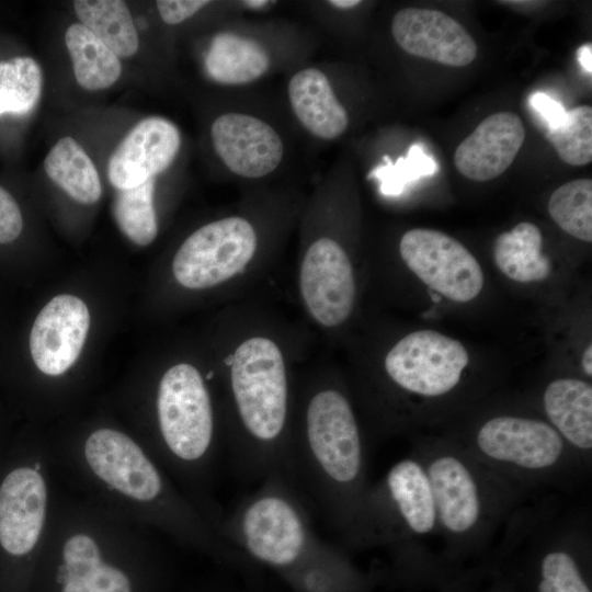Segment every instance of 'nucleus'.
<instances>
[{
    "label": "nucleus",
    "mask_w": 592,
    "mask_h": 592,
    "mask_svg": "<svg viewBox=\"0 0 592 592\" xmlns=\"http://www.w3.org/2000/svg\"><path fill=\"white\" fill-rule=\"evenodd\" d=\"M227 459L243 482L260 481L288 464L292 423L287 367L280 346L255 335L228 360Z\"/></svg>",
    "instance_id": "obj_7"
},
{
    "label": "nucleus",
    "mask_w": 592,
    "mask_h": 592,
    "mask_svg": "<svg viewBox=\"0 0 592 592\" xmlns=\"http://www.w3.org/2000/svg\"><path fill=\"white\" fill-rule=\"evenodd\" d=\"M299 291L311 318L325 328L343 323L351 315L356 284L344 249L321 237L306 250L299 269Z\"/></svg>",
    "instance_id": "obj_14"
},
{
    "label": "nucleus",
    "mask_w": 592,
    "mask_h": 592,
    "mask_svg": "<svg viewBox=\"0 0 592 592\" xmlns=\"http://www.w3.org/2000/svg\"><path fill=\"white\" fill-rule=\"evenodd\" d=\"M542 406L545 420L588 466L592 465V386L561 377L544 389Z\"/></svg>",
    "instance_id": "obj_20"
},
{
    "label": "nucleus",
    "mask_w": 592,
    "mask_h": 592,
    "mask_svg": "<svg viewBox=\"0 0 592 592\" xmlns=\"http://www.w3.org/2000/svg\"><path fill=\"white\" fill-rule=\"evenodd\" d=\"M90 327L87 305L73 295L52 298L37 314L29 334L31 360L39 373L64 375L78 360Z\"/></svg>",
    "instance_id": "obj_15"
},
{
    "label": "nucleus",
    "mask_w": 592,
    "mask_h": 592,
    "mask_svg": "<svg viewBox=\"0 0 592 592\" xmlns=\"http://www.w3.org/2000/svg\"><path fill=\"white\" fill-rule=\"evenodd\" d=\"M73 9L80 23L118 57L135 55L138 33L127 4L121 0H77Z\"/></svg>",
    "instance_id": "obj_26"
},
{
    "label": "nucleus",
    "mask_w": 592,
    "mask_h": 592,
    "mask_svg": "<svg viewBox=\"0 0 592 592\" xmlns=\"http://www.w3.org/2000/svg\"><path fill=\"white\" fill-rule=\"evenodd\" d=\"M548 212L567 234L582 241H592V181L577 179L555 190Z\"/></svg>",
    "instance_id": "obj_29"
},
{
    "label": "nucleus",
    "mask_w": 592,
    "mask_h": 592,
    "mask_svg": "<svg viewBox=\"0 0 592 592\" xmlns=\"http://www.w3.org/2000/svg\"><path fill=\"white\" fill-rule=\"evenodd\" d=\"M546 138L559 158L574 167L585 166L592 160V109L589 105L567 111L565 122L548 129Z\"/></svg>",
    "instance_id": "obj_30"
},
{
    "label": "nucleus",
    "mask_w": 592,
    "mask_h": 592,
    "mask_svg": "<svg viewBox=\"0 0 592 592\" xmlns=\"http://www.w3.org/2000/svg\"><path fill=\"white\" fill-rule=\"evenodd\" d=\"M445 439L526 497L548 489L574 490L591 473L542 418L500 413L468 433Z\"/></svg>",
    "instance_id": "obj_10"
},
{
    "label": "nucleus",
    "mask_w": 592,
    "mask_h": 592,
    "mask_svg": "<svg viewBox=\"0 0 592 592\" xmlns=\"http://www.w3.org/2000/svg\"><path fill=\"white\" fill-rule=\"evenodd\" d=\"M396 43L408 54L451 67L474 61L477 45L465 27L444 12L406 8L391 22Z\"/></svg>",
    "instance_id": "obj_16"
},
{
    "label": "nucleus",
    "mask_w": 592,
    "mask_h": 592,
    "mask_svg": "<svg viewBox=\"0 0 592 592\" xmlns=\"http://www.w3.org/2000/svg\"><path fill=\"white\" fill-rule=\"evenodd\" d=\"M43 71L31 56L0 58V122L29 116L41 100Z\"/></svg>",
    "instance_id": "obj_27"
},
{
    "label": "nucleus",
    "mask_w": 592,
    "mask_h": 592,
    "mask_svg": "<svg viewBox=\"0 0 592 592\" xmlns=\"http://www.w3.org/2000/svg\"><path fill=\"white\" fill-rule=\"evenodd\" d=\"M257 247V232L246 218H221L202 226L184 240L173 258L172 272L185 288L216 286L241 273Z\"/></svg>",
    "instance_id": "obj_12"
},
{
    "label": "nucleus",
    "mask_w": 592,
    "mask_h": 592,
    "mask_svg": "<svg viewBox=\"0 0 592 592\" xmlns=\"http://www.w3.org/2000/svg\"><path fill=\"white\" fill-rule=\"evenodd\" d=\"M360 423L346 394L320 382L292 419L285 475L309 511L338 536L351 531L371 485Z\"/></svg>",
    "instance_id": "obj_3"
},
{
    "label": "nucleus",
    "mask_w": 592,
    "mask_h": 592,
    "mask_svg": "<svg viewBox=\"0 0 592 592\" xmlns=\"http://www.w3.org/2000/svg\"><path fill=\"white\" fill-rule=\"evenodd\" d=\"M437 170L435 160L426 155L420 145L410 147L406 158L400 157L395 167L382 168L379 174L387 177L385 189L388 193L401 192L407 182L431 175Z\"/></svg>",
    "instance_id": "obj_31"
},
{
    "label": "nucleus",
    "mask_w": 592,
    "mask_h": 592,
    "mask_svg": "<svg viewBox=\"0 0 592 592\" xmlns=\"http://www.w3.org/2000/svg\"><path fill=\"white\" fill-rule=\"evenodd\" d=\"M411 453L431 485L443 562L453 572L469 568V561L482 563L497 534L528 497L447 439H419Z\"/></svg>",
    "instance_id": "obj_6"
},
{
    "label": "nucleus",
    "mask_w": 592,
    "mask_h": 592,
    "mask_svg": "<svg viewBox=\"0 0 592 592\" xmlns=\"http://www.w3.org/2000/svg\"><path fill=\"white\" fill-rule=\"evenodd\" d=\"M25 220L22 207L4 185L0 184V249L15 244L23 236Z\"/></svg>",
    "instance_id": "obj_32"
},
{
    "label": "nucleus",
    "mask_w": 592,
    "mask_h": 592,
    "mask_svg": "<svg viewBox=\"0 0 592 592\" xmlns=\"http://www.w3.org/2000/svg\"><path fill=\"white\" fill-rule=\"evenodd\" d=\"M65 43L77 82L90 91L104 90L119 78V57L81 23L71 24Z\"/></svg>",
    "instance_id": "obj_25"
},
{
    "label": "nucleus",
    "mask_w": 592,
    "mask_h": 592,
    "mask_svg": "<svg viewBox=\"0 0 592 592\" xmlns=\"http://www.w3.org/2000/svg\"><path fill=\"white\" fill-rule=\"evenodd\" d=\"M210 136L219 158L240 177H265L278 167L284 155L276 130L252 115L223 114L213 122Z\"/></svg>",
    "instance_id": "obj_18"
},
{
    "label": "nucleus",
    "mask_w": 592,
    "mask_h": 592,
    "mask_svg": "<svg viewBox=\"0 0 592 592\" xmlns=\"http://www.w3.org/2000/svg\"><path fill=\"white\" fill-rule=\"evenodd\" d=\"M155 179L127 190H117L113 216L119 230L134 243L145 247L157 237L158 224L153 206Z\"/></svg>",
    "instance_id": "obj_28"
},
{
    "label": "nucleus",
    "mask_w": 592,
    "mask_h": 592,
    "mask_svg": "<svg viewBox=\"0 0 592 592\" xmlns=\"http://www.w3.org/2000/svg\"><path fill=\"white\" fill-rule=\"evenodd\" d=\"M48 178L71 198L82 204L98 202L102 185L98 170L86 150L70 136L60 138L46 155Z\"/></svg>",
    "instance_id": "obj_24"
},
{
    "label": "nucleus",
    "mask_w": 592,
    "mask_h": 592,
    "mask_svg": "<svg viewBox=\"0 0 592 592\" xmlns=\"http://www.w3.org/2000/svg\"><path fill=\"white\" fill-rule=\"evenodd\" d=\"M483 563L519 592H592L590 509L565 508L555 496L525 499Z\"/></svg>",
    "instance_id": "obj_8"
},
{
    "label": "nucleus",
    "mask_w": 592,
    "mask_h": 592,
    "mask_svg": "<svg viewBox=\"0 0 592 592\" xmlns=\"http://www.w3.org/2000/svg\"><path fill=\"white\" fill-rule=\"evenodd\" d=\"M399 251L410 271L449 300L470 301L482 289L483 273L476 258L440 230L414 228L405 232Z\"/></svg>",
    "instance_id": "obj_13"
},
{
    "label": "nucleus",
    "mask_w": 592,
    "mask_h": 592,
    "mask_svg": "<svg viewBox=\"0 0 592 592\" xmlns=\"http://www.w3.org/2000/svg\"><path fill=\"white\" fill-rule=\"evenodd\" d=\"M582 368L587 376H592V346L589 344L581 358Z\"/></svg>",
    "instance_id": "obj_37"
},
{
    "label": "nucleus",
    "mask_w": 592,
    "mask_h": 592,
    "mask_svg": "<svg viewBox=\"0 0 592 592\" xmlns=\"http://www.w3.org/2000/svg\"><path fill=\"white\" fill-rule=\"evenodd\" d=\"M181 146L178 127L150 116L138 122L116 147L107 163V178L116 190L136 187L173 162Z\"/></svg>",
    "instance_id": "obj_17"
},
{
    "label": "nucleus",
    "mask_w": 592,
    "mask_h": 592,
    "mask_svg": "<svg viewBox=\"0 0 592 592\" xmlns=\"http://www.w3.org/2000/svg\"><path fill=\"white\" fill-rule=\"evenodd\" d=\"M13 437H8V435L4 433L0 425V456L4 453V451L8 448L9 444L11 443Z\"/></svg>",
    "instance_id": "obj_39"
},
{
    "label": "nucleus",
    "mask_w": 592,
    "mask_h": 592,
    "mask_svg": "<svg viewBox=\"0 0 592 592\" xmlns=\"http://www.w3.org/2000/svg\"><path fill=\"white\" fill-rule=\"evenodd\" d=\"M468 362L459 341L433 330H418L388 351L384 367L394 387L403 394L437 400L456 390Z\"/></svg>",
    "instance_id": "obj_11"
},
{
    "label": "nucleus",
    "mask_w": 592,
    "mask_h": 592,
    "mask_svg": "<svg viewBox=\"0 0 592 592\" xmlns=\"http://www.w3.org/2000/svg\"><path fill=\"white\" fill-rule=\"evenodd\" d=\"M207 0H159L156 2L160 18L167 24H179L207 5Z\"/></svg>",
    "instance_id": "obj_33"
},
{
    "label": "nucleus",
    "mask_w": 592,
    "mask_h": 592,
    "mask_svg": "<svg viewBox=\"0 0 592 592\" xmlns=\"http://www.w3.org/2000/svg\"><path fill=\"white\" fill-rule=\"evenodd\" d=\"M243 5L251 9H261L270 3L267 0H246L242 2Z\"/></svg>",
    "instance_id": "obj_40"
},
{
    "label": "nucleus",
    "mask_w": 592,
    "mask_h": 592,
    "mask_svg": "<svg viewBox=\"0 0 592 592\" xmlns=\"http://www.w3.org/2000/svg\"><path fill=\"white\" fill-rule=\"evenodd\" d=\"M328 3L339 9H351V8L357 7L361 3V1L360 0H331V1H328Z\"/></svg>",
    "instance_id": "obj_38"
},
{
    "label": "nucleus",
    "mask_w": 592,
    "mask_h": 592,
    "mask_svg": "<svg viewBox=\"0 0 592 592\" xmlns=\"http://www.w3.org/2000/svg\"><path fill=\"white\" fill-rule=\"evenodd\" d=\"M166 566L159 533L56 488L32 592H159Z\"/></svg>",
    "instance_id": "obj_2"
},
{
    "label": "nucleus",
    "mask_w": 592,
    "mask_h": 592,
    "mask_svg": "<svg viewBox=\"0 0 592 592\" xmlns=\"http://www.w3.org/2000/svg\"><path fill=\"white\" fill-rule=\"evenodd\" d=\"M49 448L13 437L0 456V592H32L55 493Z\"/></svg>",
    "instance_id": "obj_9"
},
{
    "label": "nucleus",
    "mask_w": 592,
    "mask_h": 592,
    "mask_svg": "<svg viewBox=\"0 0 592 592\" xmlns=\"http://www.w3.org/2000/svg\"><path fill=\"white\" fill-rule=\"evenodd\" d=\"M492 255L500 272L519 283L540 282L551 272V262L543 253L542 231L528 221L500 234L494 240Z\"/></svg>",
    "instance_id": "obj_23"
},
{
    "label": "nucleus",
    "mask_w": 592,
    "mask_h": 592,
    "mask_svg": "<svg viewBox=\"0 0 592 592\" xmlns=\"http://www.w3.org/2000/svg\"><path fill=\"white\" fill-rule=\"evenodd\" d=\"M528 102L546 122L548 129L559 127L567 117L563 105L544 92L533 93Z\"/></svg>",
    "instance_id": "obj_34"
},
{
    "label": "nucleus",
    "mask_w": 592,
    "mask_h": 592,
    "mask_svg": "<svg viewBox=\"0 0 592 592\" xmlns=\"http://www.w3.org/2000/svg\"><path fill=\"white\" fill-rule=\"evenodd\" d=\"M223 514L216 533L248 557L293 573L306 592H361L344 549L323 540L312 514L280 468Z\"/></svg>",
    "instance_id": "obj_4"
},
{
    "label": "nucleus",
    "mask_w": 592,
    "mask_h": 592,
    "mask_svg": "<svg viewBox=\"0 0 592 592\" xmlns=\"http://www.w3.org/2000/svg\"><path fill=\"white\" fill-rule=\"evenodd\" d=\"M434 539L440 540V528L431 485L421 462L410 453L369 485L341 546L384 548L399 581L422 591L437 590L459 573L430 546Z\"/></svg>",
    "instance_id": "obj_5"
},
{
    "label": "nucleus",
    "mask_w": 592,
    "mask_h": 592,
    "mask_svg": "<svg viewBox=\"0 0 592 592\" xmlns=\"http://www.w3.org/2000/svg\"><path fill=\"white\" fill-rule=\"evenodd\" d=\"M488 581V584L481 587V582L469 592H519L513 581L502 573L490 574Z\"/></svg>",
    "instance_id": "obj_35"
},
{
    "label": "nucleus",
    "mask_w": 592,
    "mask_h": 592,
    "mask_svg": "<svg viewBox=\"0 0 592 592\" xmlns=\"http://www.w3.org/2000/svg\"><path fill=\"white\" fill-rule=\"evenodd\" d=\"M204 66L214 81L236 86L252 82L263 76L270 67V58L254 39L224 32L212 39Z\"/></svg>",
    "instance_id": "obj_22"
},
{
    "label": "nucleus",
    "mask_w": 592,
    "mask_h": 592,
    "mask_svg": "<svg viewBox=\"0 0 592 592\" xmlns=\"http://www.w3.org/2000/svg\"><path fill=\"white\" fill-rule=\"evenodd\" d=\"M578 60L583 68V70L591 75L592 73V45L591 43L581 46L578 49Z\"/></svg>",
    "instance_id": "obj_36"
},
{
    "label": "nucleus",
    "mask_w": 592,
    "mask_h": 592,
    "mask_svg": "<svg viewBox=\"0 0 592 592\" xmlns=\"http://www.w3.org/2000/svg\"><path fill=\"white\" fill-rule=\"evenodd\" d=\"M525 140V128L513 112L486 117L456 148L454 163L464 177L489 181L502 174L516 158Z\"/></svg>",
    "instance_id": "obj_19"
},
{
    "label": "nucleus",
    "mask_w": 592,
    "mask_h": 592,
    "mask_svg": "<svg viewBox=\"0 0 592 592\" xmlns=\"http://www.w3.org/2000/svg\"><path fill=\"white\" fill-rule=\"evenodd\" d=\"M55 471L78 493L177 544L225 561L247 555L223 540L140 441L111 425L48 447Z\"/></svg>",
    "instance_id": "obj_1"
},
{
    "label": "nucleus",
    "mask_w": 592,
    "mask_h": 592,
    "mask_svg": "<svg viewBox=\"0 0 592 592\" xmlns=\"http://www.w3.org/2000/svg\"><path fill=\"white\" fill-rule=\"evenodd\" d=\"M288 98L298 121L314 136L330 140L345 132L348 113L319 69L296 72L288 83Z\"/></svg>",
    "instance_id": "obj_21"
}]
</instances>
